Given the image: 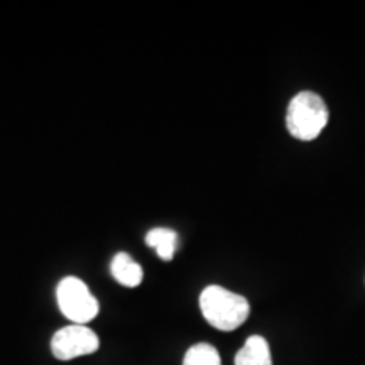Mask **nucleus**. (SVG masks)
Returning a JSON list of instances; mask_svg holds the SVG:
<instances>
[{
	"mask_svg": "<svg viewBox=\"0 0 365 365\" xmlns=\"http://www.w3.org/2000/svg\"><path fill=\"white\" fill-rule=\"evenodd\" d=\"M200 309L213 328L220 331L237 330L249 318L247 298L222 286H208L200 294Z\"/></svg>",
	"mask_w": 365,
	"mask_h": 365,
	"instance_id": "1",
	"label": "nucleus"
},
{
	"mask_svg": "<svg viewBox=\"0 0 365 365\" xmlns=\"http://www.w3.org/2000/svg\"><path fill=\"white\" fill-rule=\"evenodd\" d=\"M328 124V107L313 91H299L289 102L286 125L289 134L299 140H314Z\"/></svg>",
	"mask_w": 365,
	"mask_h": 365,
	"instance_id": "2",
	"label": "nucleus"
},
{
	"mask_svg": "<svg viewBox=\"0 0 365 365\" xmlns=\"http://www.w3.org/2000/svg\"><path fill=\"white\" fill-rule=\"evenodd\" d=\"M56 299L61 313L75 325H86L98 314V301L80 277H63L56 287Z\"/></svg>",
	"mask_w": 365,
	"mask_h": 365,
	"instance_id": "3",
	"label": "nucleus"
},
{
	"mask_svg": "<svg viewBox=\"0 0 365 365\" xmlns=\"http://www.w3.org/2000/svg\"><path fill=\"white\" fill-rule=\"evenodd\" d=\"M100 346L97 333L86 325H73L54 333L51 352L58 360H73L83 355L95 354Z\"/></svg>",
	"mask_w": 365,
	"mask_h": 365,
	"instance_id": "4",
	"label": "nucleus"
},
{
	"mask_svg": "<svg viewBox=\"0 0 365 365\" xmlns=\"http://www.w3.org/2000/svg\"><path fill=\"white\" fill-rule=\"evenodd\" d=\"M110 272L118 284L125 287H137L144 279L143 267L127 252H118L110 262Z\"/></svg>",
	"mask_w": 365,
	"mask_h": 365,
	"instance_id": "5",
	"label": "nucleus"
},
{
	"mask_svg": "<svg viewBox=\"0 0 365 365\" xmlns=\"http://www.w3.org/2000/svg\"><path fill=\"white\" fill-rule=\"evenodd\" d=\"M235 365H272L271 349L261 335L249 336L235 355Z\"/></svg>",
	"mask_w": 365,
	"mask_h": 365,
	"instance_id": "6",
	"label": "nucleus"
},
{
	"mask_svg": "<svg viewBox=\"0 0 365 365\" xmlns=\"http://www.w3.org/2000/svg\"><path fill=\"white\" fill-rule=\"evenodd\" d=\"M145 244H148L149 247L156 249L158 255L163 261H171L176 252L178 235L175 230H171V228L156 227L148 232V235H145Z\"/></svg>",
	"mask_w": 365,
	"mask_h": 365,
	"instance_id": "7",
	"label": "nucleus"
},
{
	"mask_svg": "<svg viewBox=\"0 0 365 365\" xmlns=\"http://www.w3.org/2000/svg\"><path fill=\"white\" fill-rule=\"evenodd\" d=\"M182 365H222L220 354L210 344H196L186 352Z\"/></svg>",
	"mask_w": 365,
	"mask_h": 365,
	"instance_id": "8",
	"label": "nucleus"
}]
</instances>
